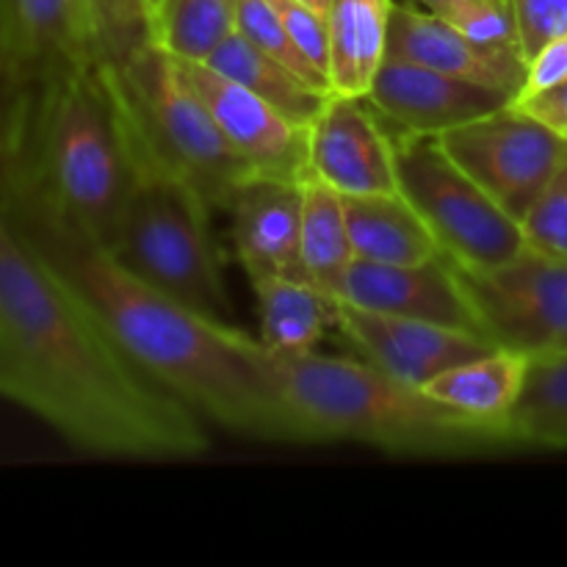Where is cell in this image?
<instances>
[{"instance_id":"10","label":"cell","mask_w":567,"mask_h":567,"mask_svg":"<svg viewBox=\"0 0 567 567\" xmlns=\"http://www.w3.org/2000/svg\"><path fill=\"white\" fill-rule=\"evenodd\" d=\"M89 61H103L89 0H0L6 109L22 89Z\"/></svg>"},{"instance_id":"8","label":"cell","mask_w":567,"mask_h":567,"mask_svg":"<svg viewBox=\"0 0 567 567\" xmlns=\"http://www.w3.org/2000/svg\"><path fill=\"white\" fill-rule=\"evenodd\" d=\"M454 164L463 166L507 214L524 219L543 188L567 164V138L515 103L441 133Z\"/></svg>"},{"instance_id":"26","label":"cell","mask_w":567,"mask_h":567,"mask_svg":"<svg viewBox=\"0 0 567 567\" xmlns=\"http://www.w3.org/2000/svg\"><path fill=\"white\" fill-rule=\"evenodd\" d=\"M236 31L244 39L255 44L258 50L269 53L271 59H277L280 64L291 66L297 75H302L305 81L313 83V86L330 92V83L324 75L313 70L308 61L302 59V53L297 50V44L288 37L286 25H282L280 14H277L275 3L271 0H238L236 6ZM332 94V92H330Z\"/></svg>"},{"instance_id":"13","label":"cell","mask_w":567,"mask_h":567,"mask_svg":"<svg viewBox=\"0 0 567 567\" xmlns=\"http://www.w3.org/2000/svg\"><path fill=\"white\" fill-rule=\"evenodd\" d=\"M310 175L343 197L399 192L391 133L369 97L330 94L310 125Z\"/></svg>"},{"instance_id":"27","label":"cell","mask_w":567,"mask_h":567,"mask_svg":"<svg viewBox=\"0 0 567 567\" xmlns=\"http://www.w3.org/2000/svg\"><path fill=\"white\" fill-rule=\"evenodd\" d=\"M89 9L97 28L100 53L109 64L155 42L153 14L144 0H89Z\"/></svg>"},{"instance_id":"24","label":"cell","mask_w":567,"mask_h":567,"mask_svg":"<svg viewBox=\"0 0 567 567\" xmlns=\"http://www.w3.org/2000/svg\"><path fill=\"white\" fill-rule=\"evenodd\" d=\"M507 426L515 449H567V352L529 358Z\"/></svg>"},{"instance_id":"4","label":"cell","mask_w":567,"mask_h":567,"mask_svg":"<svg viewBox=\"0 0 567 567\" xmlns=\"http://www.w3.org/2000/svg\"><path fill=\"white\" fill-rule=\"evenodd\" d=\"M275 365L305 443L347 441L404 457L515 452L507 421L463 413L358 354L308 352Z\"/></svg>"},{"instance_id":"25","label":"cell","mask_w":567,"mask_h":567,"mask_svg":"<svg viewBox=\"0 0 567 567\" xmlns=\"http://www.w3.org/2000/svg\"><path fill=\"white\" fill-rule=\"evenodd\" d=\"M238 0H161L153 14L155 44L181 61H208L236 31Z\"/></svg>"},{"instance_id":"11","label":"cell","mask_w":567,"mask_h":567,"mask_svg":"<svg viewBox=\"0 0 567 567\" xmlns=\"http://www.w3.org/2000/svg\"><path fill=\"white\" fill-rule=\"evenodd\" d=\"M336 330L352 354L369 360L385 374L426 388L443 371L498 349L491 338L435 321L377 313L338 299Z\"/></svg>"},{"instance_id":"5","label":"cell","mask_w":567,"mask_h":567,"mask_svg":"<svg viewBox=\"0 0 567 567\" xmlns=\"http://www.w3.org/2000/svg\"><path fill=\"white\" fill-rule=\"evenodd\" d=\"M103 66L133 147L197 188L210 208L225 210L255 172L227 142L186 64L150 42Z\"/></svg>"},{"instance_id":"36","label":"cell","mask_w":567,"mask_h":567,"mask_svg":"<svg viewBox=\"0 0 567 567\" xmlns=\"http://www.w3.org/2000/svg\"><path fill=\"white\" fill-rule=\"evenodd\" d=\"M299 3L310 6V9L321 11V14H324V17H327V11H330V3H332V0H299Z\"/></svg>"},{"instance_id":"22","label":"cell","mask_w":567,"mask_h":567,"mask_svg":"<svg viewBox=\"0 0 567 567\" xmlns=\"http://www.w3.org/2000/svg\"><path fill=\"white\" fill-rule=\"evenodd\" d=\"M526 365H529L526 354L498 347L443 371L424 391L463 413L507 421L524 388Z\"/></svg>"},{"instance_id":"14","label":"cell","mask_w":567,"mask_h":567,"mask_svg":"<svg viewBox=\"0 0 567 567\" xmlns=\"http://www.w3.org/2000/svg\"><path fill=\"white\" fill-rule=\"evenodd\" d=\"M338 299L377 313L435 321V324L485 336L463 277L446 255H437L424 264L354 260L343 277Z\"/></svg>"},{"instance_id":"23","label":"cell","mask_w":567,"mask_h":567,"mask_svg":"<svg viewBox=\"0 0 567 567\" xmlns=\"http://www.w3.org/2000/svg\"><path fill=\"white\" fill-rule=\"evenodd\" d=\"M299 258H302L305 277L338 299L343 277L354 264V249L343 214V197L316 175L302 181Z\"/></svg>"},{"instance_id":"35","label":"cell","mask_w":567,"mask_h":567,"mask_svg":"<svg viewBox=\"0 0 567 567\" xmlns=\"http://www.w3.org/2000/svg\"><path fill=\"white\" fill-rule=\"evenodd\" d=\"M6 89H3V78H0V153H3V142H6Z\"/></svg>"},{"instance_id":"19","label":"cell","mask_w":567,"mask_h":567,"mask_svg":"<svg viewBox=\"0 0 567 567\" xmlns=\"http://www.w3.org/2000/svg\"><path fill=\"white\" fill-rule=\"evenodd\" d=\"M393 0H332L327 11L330 31V92L369 97L371 83L388 59Z\"/></svg>"},{"instance_id":"2","label":"cell","mask_w":567,"mask_h":567,"mask_svg":"<svg viewBox=\"0 0 567 567\" xmlns=\"http://www.w3.org/2000/svg\"><path fill=\"white\" fill-rule=\"evenodd\" d=\"M0 396L78 452L177 463L210 449L205 419L125 358L0 205Z\"/></svg>"},{"instance_id":"15","label":"cell","mask_w":567,"mask_h":567,"mask_svg":"<svg viewBox=\"0 0 567 567\" xmlns=\"http://www.w3.org/2000/svg\"><path fill=\"white\" fill-rule=\"evenodd\" d=\"M369 103L388 127L441 136L476 116L515 103V97L502 89L388 55L371 83Z\"/></svg>"},{"instance_id":"6","label":"cell","mask_w":567,"mask_h":567,"mask_svg":"<svg viewBox=\"0 0 567 567\" xmlns=\"http://www.w3.org/2000/svg\"><path fill=\"white\" fill-rule=\"evenodd\" d=\"M136 183L116 230V258L144 282L216 321H233L221 252L210 230L208 203L183 177L131 144Z\"/></svg>"},{"instance_id":"37","label":"cell","mask_w":567,"mask_h":567,"mask_svg":"<svg viewBox=\"0 0 567 567\" xmlns=\"http://www.w3.org/2000/svg\"><path fill=\"white\" fill-rule=\"evenodd\" d=\"M144 3H147L150 14H155V9H158V3H161V0H144Z\"/></svg>"},{"instance_id":"3","label":"cell","mask_w":567,"mask_h":567,"mask_svg":"<svg viewBox=\"0 0 567 567\" xmlns=\"http://www.w3.org/2000/svg\"><path fill=\"white\" fill-rule=\"evenodd\" d=\"M0 164L111 247L136 183V158L103 61L61 70L9 97Z\"/></svg>"},{"instance_id":"20","label":"cell","mask_w":567,"mask_h":567,"mask_svg":"<svg viewBox=\"0 0 567 567\" xmlns=\"http://www.w3.org/2000/svg\"><path fill=\"white\" fill-rule=\"evenodd\" d=\"M258 299L260 341L275 358L319 352L327 330H336V297L310 280L260 277L249 280Z\"/></svg>"},{"instance_id":"21","label":"cell","mask_w":567,"mask_h":567,"mask_svg":"<svg viewBox=\"0 0 567 567\" xmlns=\"http://www.w3.org/2000/svg\"><path fill=\"white\" fill-rule=\"evenodd\" d=\"M203 64L214 66L216 72L227 75L230 81L241 83L244 89L258 94L260 100H266L277 111H282L288 120L299 122L305 127L313 125L316 116L321 114V109L330 100V92L308 83L291 66L271 59L269 53L255 48L238 31H233Z\"/></svg>"},{"instance_id":"1","label":"cell","mask_w":567,"mask_h":567,"mask_svg":"<svg viewBox=\"0 0 567 567\" xmlns=\"http://www.w3.org/2000/svg\"><path fill=\"white\" fill-rule=\"evenodd\" d=\"M0 205L31 252L136 369L233 435L305 443L302 426L282 396L275 358L260 338L197 313L144 282L114 249L61 216L3 164Z\"/></svg>"},{"instance_id":"32","label":"cell","mask_w":567,"mask_h":567,"mask_svg":"<svg viewBox=\"0 0 567 567\" xmlns=\"http://www.w3.org/2000/svg\"><path fill=\"white\" fill-rule=\"evenodd\" d=\"M565 78H567V33L559 39H551L548 44H543V48L526 61V86L518 97L546 92V89L563 83Z\"/></svg>"},{"instance_id":"29","label":"cell","mask_w":567,"mask_h":567,"mask_svg":"<svg viewBox=\"0 0 567 567\" xmlns=\"http://www.w3.org/2000/svg\"><path fill=\"white\" fill-rule=\"evenodd\" d=\"M526 247L548 258L567 260V164L551 177L520 219Z\"/></svg>"},{"instance_id":"12","label":"cell","mask_w":567,"mask_h":567,"mask_svg":"<svg viewBox=\"0 0 567 567\" xmlns=\"http://www.w3.org/2000/svg\"><path fill=\"white\" fill-rule=\"evenodd\" d=\"M183 64L208 109L214 111L227 142L255 175L297 183L310 175V127L288 120L275 105L203 61Z\"/></svg>"},{"instance_id":"16","label":"cell","mask_w":567,"mask_h":567,"mask_svg":"<svg viewBox=\"0 0 567 567\" xmlns=\"http://www.w3.org/2000/svg\"><path fill=\"white\" fill-rule=\"evenodd\" d=\"M238 260L249 280L297 277L308 280L299 258L302 183L252 175L225 208Z\"/></svg>"},{"instance_id":"7","label":"cell","mask_w":567,"mask_h":567,"mask_svg":"<svg viewBox=\"0 0 567 567\" xmlns=\"http://www.w3.org/2000/svg\"><path fill=\"white\" fill-rule=\"evenodd\" d=\"M388 127V125H385ZM396 153L399 192L430 225L441 252L463 269H496L526 249L524 227L502 208L441 138L388 127Z\"/></svg>"},{"instance_id":"28","label":"cell","mask_w":567,"mask_h":567,"mask_svg":"<svg viewBox=\"0 0 567 567\" xmlns=\"http://www.w3.org/2000/svg\"><path fill=\"white\" fill-rule=\"evenodd\" d=\"M437 17L452 22L457 31H463L465 37L474 39L482 48L524 55L518 20H515V11L509 0H457V3L449 6Z\"/></svg>"},{"instance_id":"18","label":"cell","mask_w":567,"mask_h":567,"mask_svg":"<svg viewBox=\"0 0 567 567\" xmlns=\"http://www.w3.org/2000/svg\"><path fill=\"white\" fill-rule=\"evenodd\" d=\"M343 197V194H341ZM354 260L369 264H424L441 244L402 192L343 197Z\"/></svg>"},{"instance_id":"33","label":"cell","mask_w":567,"mask_h":567,"mask_svg":"<svg viewBox=\"0 0 567 567\" xmlns=\"http://www.w3.org/2000/svg\"><path fill=\"white\" fill-rule=\"evenodd\" d=\"M515 105L567 138V78L563 83H557V86L546 89V92L518 97Z\"/></svg>"},{"instance_id":"34","label":"cell","mask_w":567,"mask_h":567,"mask_svg":"<svg viewBox=\"0 0 567 567\" xmlns=\"http://www.w3.org/2000/svg\"><path fill=\"white\" fill-rule=\"evenodd\" d=\"M408 3L419 6V9L424 11H432V14H443V11H446L449 6L457 3V0H408Z\"/></svg>"},{"instance_id":"17","label":"cell","mask_w":567,"mask_h":567,"mask_svg":"<svg viewBox=\"0 0 567 567\" xmlns=\"http://www.w3.org/2000/svg\"><path fill=\"white\" fill-rule=\"evenodd\" d=\"M388 55L446 75L465 78L482 86L502 89L515 100L526 86V59L476 44L463 31L432 11L419 9L408 0H393Z\"/></svg>"},{"instance_id":"9","label":"cell","mask_w":567,"mask_h":567,"mask_svg":"<svg viewBox=\"0 0 567 567\" xmlns=\"http://www.w3.org/2000/svg\"><path fill=\"white\" fill-rule=\"evenodd\" d=\"M457 271L482 332L496 347L526 358L567 352V260L526 247L496 269Z\"/></svg>"},{"instance_id":"31","label":"cell","mask_w":567,"mask_h":567,"mask_svg":"<svg viewBox=\"0 0 567 567\" xmlns=\"http://www.w3.org/2000/svg\"><path fill=\"white\" fill-rule=\"evenodd\" d=\"M518 20L520 48L526 61L548 44L567 33V0H509Z\"/></svg>"},{"instance_id":"30","label":"cell","mask_w":567,"mask_h":567,"mask_svg":"<svg viewBox=\"0 0 567 567\" xmlns=\"http://www.w3.org/2000/svg\"><path fill=\"white\" fill-rule=\"evenodd\" d=\"M271 3H275L277 14H280L288 37L297 44L302 59L319 75L327 78V66H330V31H327V17L321 11L310 9V6L299 3V0H271ZM327 83H330V78H327Z\"/></svg>"}]
</instances>
